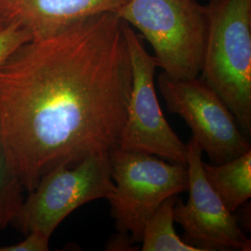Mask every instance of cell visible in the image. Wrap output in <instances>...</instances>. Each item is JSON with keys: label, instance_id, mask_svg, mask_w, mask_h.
Instances as JSON below:
<instances>
[{"label": "cell", "instance_id": "1", "mask_svg": "<svg viewBox=\"0 0 251 251\" xmlns=\"http://www.w3.org/2000/svg\"><path fill=\"white\" fill-rule=\"evenodd\" d=\"M132 84L114 13L32 39L0 65V138L30 192L48 171L118 148Z\"/></svg>", "mask_w": 251, "mask_h": 251}, {"label": "cell", "instance_id": "3", "mask_svg": "<svg viewBox=\"0 0 251 251\" xmlns=\"http://www.w3.org/2000/svg\"><path fill=\"white\" fill-rule=\"evenodd\" d=\"M116 15L152 46L163 73L179 79L199 76L207 34L206 6L197 0H128Z\"/></svg>", "mask_w": 251, "mask_h": 251}, {"label": "cell", "instance_id": "11", "mask_svg": "<svg viewBox=\"0 0 251 251\" xmlns=\"http://www.w3.org/2000/svg\"><path fill=\"white\" fill-rule=\"evenodd\" d=\"M177 196L165 199L148 219L142 237V251H203L180 239L174 229L173 209Z\"/></svg>", "mask_w": 251, "mask_h": 251}, {"label": "cell", "instance_id": "5", "mask_svg": "<svg viewBox=\"0 0 251 251\" xmlns=\"http://www.w3.org/2000/svg\"><path fill=\"white\" fill-rule=\"evenodd\" d=\"M115 191L110 154H94L72 166L60 165L45 173L28 192L13 224L27 234L38 232L50 238L63 220L90 201Z\"/></svg>", "mask_w": 251, "mask_h": 251}, {"label": "cell", "instance_id": "7", "mask_svg": "<svg viewBox=\"0 0 251 251\" xmlns=\"http://www.w3.org/2000/svg\"><path fill=\"white\" fill-rule=\"evenodd\" d=\"M157 84L168 110L185 121L192 138L212 164L251 151V144L230 109L201 77L179 79L162 72Z\"/></svg>", "mask_w": 251, "mask_h": 251}, {"label": "cell", "instance_id": "15", "mask_svg": "<svg viewBox=\"0 0 251 251\" xmlns=\"http://www.w3.org/2000/svg\"><path fill=\"white\" fill-rule=\"evenodd\" d=\"M3 27H4V25H2V24H1V23H0V30H1V29H2V28H3Z\"/></svg>", "mask_w": 251, "mask_h": 251}, {"label": "cell", "instance_id": "6", "mask_svg": "<svg viewBox=\"0 0 251 251\" xmlns=\"http://www.w3.org/2000/svg\"><path fill=\"white\" fill-rule=\"evenodd\" d=\"M130 56L132 84L125 125L118 148L145 152L172 163L186 164V144L174 132L162 112L154 86L157 63L149 53L143 37L125 24Z\"/></svg>", "mask_w": 251, "mask_h": 251}, {"label": "cell", "instance_id": "8", "mask_svg": "<svg viewBox=\"0 0 251 251\" xmlns=\"http://www.w3.org/2000/svg\"><path fill=\"white\" fill-rule=\"evenodd\" d=\"M188 201L177 198L173 217L181 225L187 243L210 251H251V241L243 233L233 213L207 182L203 171V151L191 138L186 144Z\"/></svg>", "mask_w": 251, "mask_h": 251}, {"label": "cell", "instance_id": "9", "mask_svg": "<svg viewBox=\"0 0 251 251\" xmlns=\"http://www.w3.org/2000/svg\"><path fill=\"white\" fill-rule=\"evenodd\" d=\"M128 0H0V23L19 24L33 39L51 36L86 19L116 14Z\"/></svg>", "mask_w": 251, "mask_h": 251}, {"label": "cell", "instance_id": "13", "mask_svg": "<svg viewBox=\"0 0 251 251\" xmlns=\"http://www.w3.org/2000/svg\"><path fill=\"white\" fill-rule=\"evenodd\" d=\"M33 39L32 34L19 24H9L0 30V65L20 47Z\"/></svg>", "mask_w": 251, "mask_h": 251}, {"label": "cell", "instance_id": "14", "mask_svg": "<svg viewBox=\"0 0 251 251\" xmlns=\"http://www.w3.org/2000/svg\"><path fill=\"white\" fill-rule=\"evenodd\" d=\"M25 239L21 242L0 247V251H49L50 238L38 232L25 234Z\"/></svg>", "mask_w": 251, "mask_h": 251}, {"label": "cell", "instance_id": "12", "mask_svg": "<svg viewBox=\"0 0 251 251\" xmlns=\"http://www.w3.org/2000/svg\"><path fill=\"white\" fill-rule=\"evenodd\" d=\"M24 191L9 166L0 138V232L14 223L24 201Z\"/></svg>", "mask_w": 251, "mask_h": 251}, {"label": "cell", "instance_id": "10", "mask_svg": "<svg viewBox=\"0 0 251 251\" xmlns=\"http://www.w3.org/2000/svg\"><path fill=\"white\" fill-rule=\"evenodd\" d=\"M207 182L234 213L251 198V150L222 164L203 163Z\"/></svg>", "mask_w": 251, "mask_h": 251}, {"label": "cell", "instance_id": "4", "mask_svg": "<svg viewBox=\"0 0 251 251\" xmlns=\"http://www.w3.org/2000/svg\"><path fill=\"white\" fill-rule=\"evenodd\" d=\"M115 191L107 198L115 228L129 241H142L144 226L162 202L188 189L186 164L117 148L110 152Z\"/></svg>", "mask_w": 251, "mask_h": 251}, {"label": "cell", "instance_id": "2", "mask_svg": "<svg viewBox=\"0 0 251 251\" xmlns=\"http://www.w3.org/2000/svg\"><path fill=\"white\" fill-rule=\"evenodd\" d=\"M201 78L251 133V0H208Z\"/></svg>", "mask_w": 251, "mask_h": 251}]
</instances>
